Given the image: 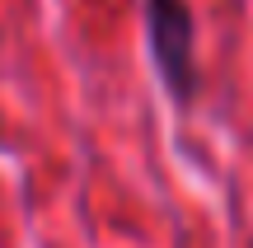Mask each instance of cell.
Returning a JSON list of instances; mask_svg holds the SVG:
<instances>
[{
  "label": "cell",
  "mask_w": 253,
  "mask_h": 248,
  "mask_svg": "<svg viewBox=\"0 0 253 248\" xmlns=\"http://www.w3.org/2000/svg\"><path fill=\"white\" fill-rule=\"evenodd\" d=\"M145 33H150L155 66L173 99L197 94V61H192V9L183 0H145Z\"/></svg>",
  "instance_id": "1"
}]
</instances>
